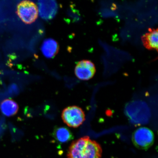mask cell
Segmentation results:
<instances>
[{"label": "cell", "mask_w": 158, "mask_h": 158, "mask_svg": "<svg viewBox=\"0 0 158 158\" xmlns=\"http://www.w3.org/2000/svg\"><path fill=\"white\" fill-rule=\"evenodd\" d=\"M1 111L4 115L10 117L16 114L19 106L16 102L11 99L4 100L0 105Z\"/></svg>", "instance_id": "cell-9"}, {"label": "cell", "mask_w": 158, "mask_h": 158, "mask_svg": "<svg viewBox=\"0 0 158 158\" xmlns=\"http://www.w3.org/2000/svg\"><path fill=\"white\" fill-rule=\"evenodd\" d=\"M40 15L45 20H50L54 18L58 11V5L54 1H39Z\"/></svg>", "instance_id": "cell-6"}, {"label": "cell", "mask_w": 158, "mask_h": 158, "mask_svg": "<svg viewBox=\"0 0 158 158\" xmlns=\"http://www.w3.org/2000/svg\"><path fill=\"white\" fill-rule=\"evenodd\" d=\"M41 49L45 57L48 58H52L58 52V44L54 39H47L43 42Z\"/></svg>", "instance_id": "cell-8"}, {"label": "cell", "mask_w": 158, "mask_h": 158, "mask_svg": "<svg viewBox=\"0 0 158 158\" xmlns=\"http://www.w3.org/2000/svg\"><path fill=\"white\" fill-rule=\"evenodd\" d=\"M102 153L100 144L86 136L73 141L67 155L68 158H101Z\"/></svg>", "instance_id": "cell-1"}, {"label": "cell", "mask_w": 158, "mask_h": 158, "mask_svg": "<svg viewBox=\"0 0 158 158\" xmlns=\"http://www.w3.org/2000/svg\"><path fill=\"white\" fill-rule=\"evenodd\" d=\"M62 118L67 126L76 128L83 123L85 115L81 108L74 106H68L63 110Z\"/></svg>", "instance_id": "cell-3"}, {"label": "cell", "mask_w": 158, "mask_h": 158, "mask_svg": "<svg viewBox=\"0 0 158 158\" xmlns=\"http://www.w3.org/2000/svg\"><path fill=\"white\" fill-rule=\"evenodd\" d=\"M53 137L59 143H64L73 139L72 132L66 127H56L53 131Z\"/></svg>", "instance_id": "cell-7"}, {"label": "cell", "mask_w": 158, "mask_h": 158, "mask_svg": "<svg viewBox=\"0 0 158 158\" xmlns=\"http://www.w3.org/2000/svg\"><path fill=\"white\" fill-rule=\"evenodd\" d=\"M158 29L150 30L142 37L143 45L148 49L158 50Z\"/></svg>", "instance_id": "cell-10"}, {"label": "cell", "mask_w": 158, "mask_h": 158, "mask_svg": "<svg viewBox=\"0 0 158 158\" xmlns=\"http://www.w3.org/2000/svg\"><path fill=\"white\" fill-rule=\"evenodd\" d=\"M17 13L23 23L31 24L37 19L38 11L36 5L34 2L25 1L21 2L18 5Z\"/></svg>", "instance_id": "cell-4"}, {"label": "cell", "mask_w": 158, "mask_h": 158, "mask_svg": "<svg viewBox=\"0 0 158 158\" xmlns=\"http://www.w3.org/2000/svg\"><path fill=\"white\" fill-rule=\"evenodd\" d=\"M132 141L134 146L142 150L149 149L155 141V135L150 128L142 127L135 130L132 136Z\"/></svg>", "instance_id": "cell-2"}, {"label": "cell", "mask_w": 158, "mask_h": 158, "mask_svg": "<svg viewBox=\"0 0 158 158\" xmlns=\"http://www.w3.org/2000/svg\"><path fill=\"white\" fill-rule=\"evenodd\" d=\"M96 72L95 67L90 61L83 60L78 62L75 69V73L77 77L82 80L91 79Z\"/></svg>", "instance_id": "cell-5"}]
</instances>
